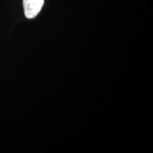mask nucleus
Wrapping results in <instances>:
<instances>
[{
	"instance_id": "obj_1",
	"label": "nucleus",
	"mask_w": 153,
	"mask_h": 153,
	"mask_svg": "<svg viewBox=\"0 0 153 153\" xmlns=\"http://www.w3.org/2000/svg\"><path fill=\"white\" fill-rule=\"evenodd\" d=\"M44 4V0H23L24 14L27 19H34L38 16Z\"/></svg>"
}]
</instances>
